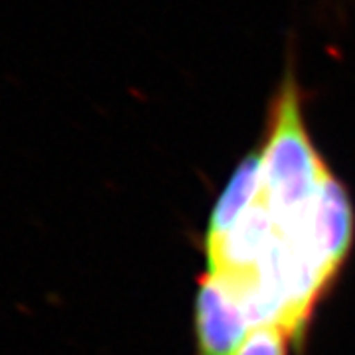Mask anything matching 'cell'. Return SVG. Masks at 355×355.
Listing matches in <instances>:
<instances>
[{"instance_id": "obj_1", "label": "cell", "mask_w": 355, "mask_h": 355, "mask_svg": "<svg viewBox=\"0 0 355 355\" xmlns=\"http://www.w3.org/2000/svg\"><path fill=\"white\" fill-rule=\"evenodd\" d=\"M300 103L296 79L288 73L272 105L268 137L261 148V200L277 231L304 217L320 184L330 174L308 135Z\"/></svg>"}, {"instance_id": "obj_2", "label": "cell", "mask_w": 355, "mask_h": 355, "mask_svg": "<svg viewBox=\"0 0 355 355\" xmlns=\"http://www.w3.org/2000/svg\"><path fill=\"white\" fill-rule=\"evenodd\" d=\"M354 233L355 214L349 196L330 172L320 184L304 217L279 235L298 245L331 282L352 251Z\"/></svg>"}, {"instance_id": "obj_3", "label": "cell", "mask_w": 355, "mask_h": 355, "mask_svg": "<svg viewBox=\"0 0 355 355\" xmlns=\"http://www.w3.org/2000/svg\"><path fill=\"white\" fill-rule=\"evenodd\" d=\"M253 331L247 312L233 292L207 272L196 296L198 355H237Z\"/></svg>"}, {"instance_id": "obj_4", "label": "cell", "mask_w": 355, "mask_h": 355, "mask_svg": "<svg viewBox=\"0 0 355 355\" xmlns=\"http://www.w3.org/2000/svg\"><path fill=\"white\" fill-rule=\"evenodd\" d=\"M261 198V150L245 156L211 209L205 247L221 241Z\"/></svg>"}, {"instance_id": "obj_5", "label": "cell", "mask_w": 355, "mask_h": 355, "mask_svg": "<svg viewBox=\"0 0 355 355\" xmlns=\"http://www.w3.org/2000/svg\"><path fill=\"white\" fill-rule=\"evenodd\" d=\"M292 338L280 326L254 328L237 355H286Z\"/></svg>"}]
</instances>
